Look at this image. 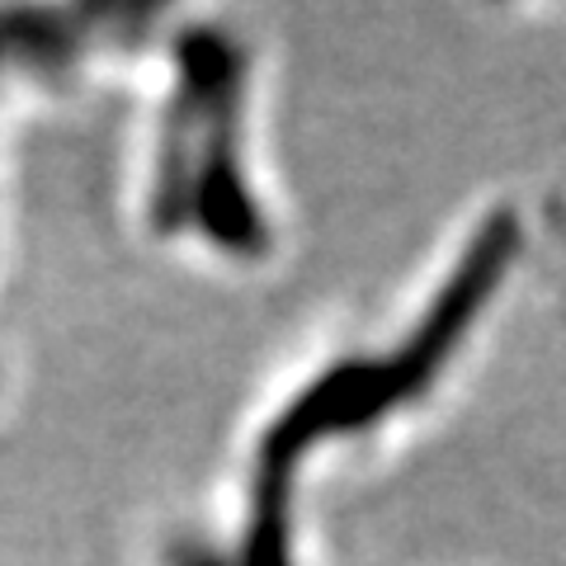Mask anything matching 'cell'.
<instances>
[{
    "label": "cell",
    "mask_w": 566,
    "mask_h": 566,
    "mask_svg": "<svg viewBox=\"0 0 566 566\" xmlns=\"http://www.w3.org/2000/svg\"><path fill=\"white\" fill-rule=\"evenodd\" d=\"M520 245V222L515 212H491L482 232L468 245L458 274L449 289L439 293V303L424 316L420 335L411 345L382 364H345L307 387L283 420L264 434L260 444V468H255V491H251V528H245V566H289V476L293 463L303 458L307 444L322 434H349L359 424L378 420L392 411L397 401L424 392V382L434 378V368L449 359L472 326V316L495 293V283L505 279L510 260Z\"/></svg>",
    "instance_id": "1"
}]
</instances>
